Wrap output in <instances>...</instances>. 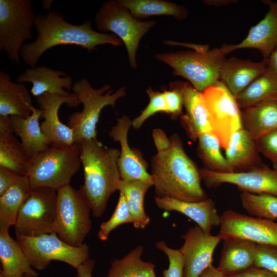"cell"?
I'll use <instances>...</instances> for the list:
<instances>
[{"instance_id": "34", "label": "cell", "mask_w": 277, "mask_h": 277, "mask_svg": "<svg viewBox=\"0 0 277 277\" xmlns=\"http://www.w3.org/2000/svg\"><path fill=\"white\" fill-rule=\"evenodd\" d=\"M235 97L241 109L277 98V75L267 69Z\"/></svg>"}, {"instance_id": "5", "label": "cell", "mask_w": 277, "mask_h": 277, "mask_svg": "<svg viewBox=\"0 0 277 277\" xmlns=\"http://www.w3.org/2000/svg\"><path fill=\"white\" fill-rule=\"evenodd\" d=\"M111 87L105 84L95 89L85 78L74 83L72 90L83 105V109L69 116L67 126L73 130L76 143L96 138V125L103 109L109 105L114 107L116 102L126 94L125 87L115 92Z\"/></svg>"}, {"instance_id": "17", "label": "cell", "mask_w": 277, "mask_h": 277, "mask_svg": "<svg viewBox=\"0 0 277 277\" xmlns=\"http://www.w3.org/2000/svg\"><path fill=\"white\" fill-rule=\"evenodd\" d=\"M132 121L126 115L117 119L112 127L109 136L120 144L118 166L121 180L124 181L139 180L152 184L151 174L147 171V163L139 152L131 148L128 142V133Z\"/></svg>"}, {"instance_id": "24", "label": "cell", "mask_w": 277, "mask_h": 277, "mask_svg": "<svg viewBox=\"0 0 277 277\" xmlns=\"http://www.w3.org/2000/svg\"><path fill=\"white\" fill-rule=\"evenodd\" d=\"M225 151L233 172H247L264 165L256 141L243 129L232 134Z\"/></svg>"}, {"instance_id": "20", "label": "cell", "mask_w": 277, "mask_h": 277, "mask_svg": "<svg viewBox=\"0 0 277 277\" xmlns=\"http://www.w3.org/2000/svg\"><path fill=\"white\" fill-rule=\"evenodd\" d=\"M65 71L54 70L49 67L35 66L27 68L16 78L19 83H31V95L35 97L46 93L70 96L68 91L72 90L73 82L70 76H67Z\"/></svg>"}, {"instance_id": "2", "label": "cell", "mask_w": 277, "mask_h": 277, "mask_svg": "<svg viewBox=\"0 0 277 277\" xmlns=\"http://www.w3.org/2000/svg\"><path fill=\"white\" fill-rule=\"evenodd\" d=\"M34 27L36 39L25 43L20 52L22 60L30 68L35 67L42 55L55 46L75 45L90 52L99 45L109 44L117 47L123 44L114 34L93 29L89 21L74 25L67 22L63 15L55 10L36 15Z\"/></svg>"}, {"instance_id": "43", "label": "cell", "mask_w": 277, "mask_h": 277, "mask_svg": "<svg viewBox=\"0 0 277 277\" xmlns=\"http://www.w3.org/2000/svg\"><path fill=\"white\" fill-rule=\"evenodd\" d=\"M23 175H20L11 170L0 168V195L15 184Z\"/></svg>"}, {"instance_id": "42", "label": "cell", "mask_w": 277, "mask_h": 277, "mask_svg": "<svg viewBox=\"0 0 277 277\" xmlns=\"http://www.w3.org/2000/svg\"><path fill=\"white\" fill-rule=\"evenodd\" d=\"M163 92L167 106L166 113L174 118L181 116L183 114V101L180 91L169 86L168 90H164Z\"/></svg>"}, {"instance_id": "30", "label": "cell", "mask_w": 277, "mask_h": 277, "mask_svg": "<svg viewBox=\"0 0 277 277\" xmlns=\"http://www.w3.org/2000/svg\"><path fill=\"white\" fill-rule=\"evenodd\" d=\"M132 16L141 21L152 16H172L179 20L187 16L188 12L183 6L162 0H121Z\"/></svg>"}, {"instance_id": "40", "label": "cell", "mask_w": 277, "mask_h": 277, "mask_svg": "<svg viewBox=\"0 0 277 277\" xmlns=\"http://www.w3.org/2000/svg\"><path fill=\"white\" fill-rule=\"evenodd\" d=\"M254 266L277 274V246L257 244Z\"/></svg>"}, {"instance_id": "26", "label": "cell", "mask_w": 277, "mask_h": 277, "mask_svg": "<svg viewBox=\"0 0 277 277\" xmlns=\"http://www.w3.org/2000/svg\"><path fill=\"white\" fill-rule=\"evenodd\" d=\"M243 129L254 140L277 130V98L241 109Z\"/></svg>"}, {"instance_id": "36", "label": "cell", "mask_w": 277, "mask_h": 277, "mask_svg": "<svg viewBox=\"0 0 277 277\" xmlns=\"http://www.w3.org/2000/svg\"><path fill=\"white\" fill-rule=\"evenodd\" d=\"M244 210L252 216L274 221L277 219V197L242 192L240 195Z\"/></svg>"}, {"instance_id": "27", "label": "cell", "mask_w": 277, "mask_h": 277, "mask_svg": "<svg viewBox=\"0 0 277 277\" xmlns=\"http://www.w3.org/2000/svg\"><path fill=\"white\" fill-rule=\"evenodd\" d=\"M41 114V110L34 107L31 114L27 117L10 116L13 132L19 137L30 158L45 151L51 145L42 132L39 124Z\"/></svg>"}, {"instance_id": "29", "label": "cell", "mask_w": 277, "mask_h": 277, "mask_svg": "<svg viewBox=\"0 0 277 277\" xmlns=\"http://www.w3.org/2000/svg\"><path fill=\"white\" fill-rule=\"evenodd\" d=\"M152 184L139 180L119 182L117 190L122 193L126 200L132 220L133 226L137 229H144L150 221L144 209V197Z\"/></svg>"}, {"instance_id": "23", "label": "cell", "mask_w": 277, "mask_h": 277, "mask_svg": "<svg viewBox=\"0 0 277 277\" xmlns=\"http://www.w3.org/2000/svg\"><path fill=\"white\" fill-rule=\"evenodd\" d=\"M34 107L31 94L22 83L14 82L7 73L0 71V116H30Z\"/></svg>"}, {"instance_id": "1", "label": "cell", "mask_w": 277, "mask_h": 277, "mask_svg": "<svg viewBox=\"0 0 277 277\" xmlns=\"http://www.w3.org/2000/svg\"><path fill=\"white\" fill-rule=\"evenodd\" d=\"M152 136L157 152L152 159L151 174L156 196L192 202L207 199L200 169L186 154L179 136L168 137L155 129Z\"/></svg>"}, {"instance_id": "21", "label": "cell", "mask_w": 277, "mask_h": 277, "mask_svg": "<svg viewBox=\"0 0 277 277\" xmlns=\"http://www.w3.org/2000/svg\"><path fill=\"white\" fill-rule=\"evenodd\" d=\"M157 206L167 211H177L196 223L205 232L211 234L213 227L220 226V216L210 198L200 202H186L167 197H155Z\"/></svg>"}, {"instance_id": "8", "label": "cell", "mask_w": 277, "mask_h": 277, "mask_svg": "<svg viewBox=\"0 0 277 277\" xmlns=\"http://www.w3.org/2000/svg\"><path fill=\"white\" fill-rule=\"evenodd\" d=\"M98 31L112 32L125 45L130 65L136 69V51L143 36L156 24L154 20L141 21L134 18L121 0L105 2L96 14Z\"/></svg>"}, {"instance_id": "9", "label": "cell", "mask_w": 277, "mask_h": 277, "mask_svg": "<svg viewBox=\"0 0 277 277\" xmlns=\"http://www.w3.org/2000/svg\"><path fill=\"white\" fill-rule=\"evenodd\" d=\"M16 240L33 269L42 270L52 261L65 263L76 269L89 258V246H73L61 240L55 232L28 236L16 235Z\"/></svg>"}, {"instance_id": "15", "label": "cell", "mask_w": 277, "mask_h": 277, "mask_svg": "<svg viewBox=\"0 0 277 277\" xmlns=\"http://www.w3.org/2000/svg\"><path fill=\"white\" fill-rule=\"evenodd\" d=\"M36 100L42 111L41 118H43L41 130L50 145L68 146L76 144L73 130L61 122L58 113L64 104L71 107L79 105L81 103L76 95L73 93L70 96H65L46 93Z\"/></svg>"}, {"instance_id": "35", "label": "cell", "mask_w": 277, "mask_h": 277, "mask_svg": "<svg viewBox=\"0 0 277 277\" xmlns=\"http://www.w3.org/2000/svg\"><path fill=\"white\" fill-rule=\"evenodd\" d=\"M197 140L196 151L204 168L216 172H233L226 157L221 153L219 140L213 133L202 134Z\"/></svg>"}, {"instance_id": "32", "label": "cell", "mask_w": 277, "mask_h": 277, "mask_svg": "<svg viewBox=\"0 0 277 277\" xmlns=\"http://www.w3.org/2000/svg\"><path fill=\"white\" fill-rule=\"evenodd\" d=\"M31 188L26 175L0 195V229L14 226L18 212Z\"/></svg>"}, {"instance_id": "45", "label": "cell", "mask_w": 277, "mask_h": 277, "mask_svg": "<svg viewBox=\"0 0 277 277\" xmlns=\"http://www.w3.org/2000/svg\"><path fill=\"white\" fill-rule=\"evenodd\" d=\"M94 264L95 262L93 260L88 259L76 269L77 277H92V271Z\"/></svg>"}, {"instance_id": "41", "label": "cell", "mask_w": 277, "mask_h": 277, "mask_svg": "<svg viewBox=\"0 0 277 277\" xmlns=\"http://www.w3.org/2000/svg\"><path fill=\"white\" fill-rule=\"evenodd\" d=\"M259 150L271 162L277 170V130L256 140Z\"/></svg>"}, {"instance_id": "22", "label": "cell", "mask_w": 277, "mask_h": 277, "mask_svg": "<svg viewBox=\"0 0 277 277\" xmlns=\"http://www.w3.org/2000/svg\"><path fill=\"white\" fill-rule=\"evenodd\" d=\"M267 69V60L260 62L231 57L224 62L220 80L236 96Z\"/></svg>"}, {"instance_id": "47", "label": "cell", "mask_w": 277, "mask_h": 277, "mask_svg": "<svg viewBox=\"0 0 277 277\" xmlns=\"http://www.w3.org/2000/svg\"><path fill=\"white\" fill-rule=\"evenodd\" d=\"M200 277H226L225 275L212 264L208 267L200 275Z\"/></svg>"}, {"instance_id": "19", "label": "cell", "mask_w": 277, "mask_h": 277, "mask_svg": "<svg viewBox=\"0 0 277 277\" xmlns=\"http://www.w3.org/2000/svg\"><path fill=\"white\" fill-rule=\"evenodd\" d=\"M269 10L257 24L252 26L247 36L237 44H224V51L229 53L237 49L252 48L258 50L267 59L277 50V4L272 1H263Z\"/></svg>"}, {"instance_id": "16", "label": "cell", "mask_w": 277, "mask_h": 277, "mask_svg": "<svg viewBox=\"0 0 277 277\" xmlns=\"http://www.w3.org/2000/svg\"><path fill=\"white\" fill-rule=\"evenodd\" d=\"M182 238L184 244L179 249L184 260L183 277H200L212 265L213 252L221 239L218 235L205 232L197 225Z\"/></svg>"}, {"instance_id": "49", "label": "cell", "mask_w": 277, "mask_h": 277, "mask_svg": "<svg viewBox=\"0 0 277 277\" xmlns=\"http://www.w3.org/2000/svg\"><path fill=\"white\" fill-rule=\"evenodd\" d=\"M234 1L230 0H220V1H205L204 3L207 5H212V6H220V5H225L230 4L231 3H234Z\"/></svg>"}, {"instance_id": "52", "label": "cell", "mask_w": 277, "mask_h": 277, "mask_svg": "<svg viewBox=\"0 0 277 277\" xmlns=\"http://www.w3.org/2000/svg\"><path fill=\"white\" fill-rule=\"evenodd\" d=\"M275 3H276V4H277V1H276V2H275Z\"/></svg>"}, {"instance_id": "7", "label": "cell", "mask_w": 277, "mask_h": 277, "mask_svg": "<svg viewBox=\"0 0 277 277\" xmlns=\"http://www.w3.org/2000/svg\"><path fill=\"white\" fill-rule=\"evenodd\" d=\"M90 205L81 188L70 184L57 190L54 232L73 246H79L91 229Z\"/></svg>"}, {"instance_id": "37", "label": "cell", "mask_w": 277, "mask_h": 277, "mask_svg": "<svg viewBox=\"0 0 277 277\" xmlns=\"http://www.w3.org/2000/svg\"><path fill=\"white\" fill-rule=\"evenodd\" d=\"M132 223L131 216L124 195L120 192V196L116 207L109 219L103 222L97 233L98 238L102 241H106L111 232L118 226Z\"/></svg>"}, {"instance_id": "46", "label": "cell", "mask_w": 277, "mask_h": 277, "mask_svg": "<svg viewBox=\"0 0 277 277\" xmlns=\"http://www.w3.org/2000/svg\"><path fill=\"white\" fill-rule=\"evenodd\" d=\"M8 132H13L11 116H0V133Z\"/></svg>"}, {"instance_id": "28", "label": "cell", "mask_w": 277, "mask_h": 277, "mask_svg": "<svg viewBox=\"0 0 277 277\" xmlns=\"http://www.w3.org/2000/svg\"><path fill=\"white\" fill-rule=\"evenodd\" d=\"M0 261L2 274L38 275L21 247L10 235L7 229H0Z\"/></svg>"}, {"instance_id": "44", "label": "cell", "mask_w": 277, "mask_h": 277, "mask_svg": "<svg viewBox=\"0 0 277 277\" xmlns=\"http://www.w3.org/2000/svg\"><path fill=\"white\" fill-rule=\"evenodd\" d=\"M226 277H277V274L266 269L253 266Z\"/></svg>"}, {"instance_id": "18", "label": "cell", "mask_w": 277, "mask_h": 277, "mask_svg": "<svg viewBox=\"0 0 277 277\" xmlns=\"http://www.w3.org/2000/svg\"><path fill=\"white\" fill-rule=\"evenodd\" d=\"M169 86L182 94L185 114L180 116L181 123L189 137L196 141L202 134L212 132L209 113L202 92L187 82L175 81Z\"/></svg>"}, {"instance_id": "25", "label": "cell", "mask_w": 277, "mask_h": 277, "mask_svg": "<svg viewBox=\"0 0 277 277\" xmlns=\"http://www.w3.org/2000/svg\"><path fill=\"white\" fill-rule=\"evenodd\" d=\"M256 245L239 238L224 240L218 269L226 276L254 266Z\"/></svg>"}, {"instance_id": "33", "label": "cell", "mask_w": 277, "mask_h": 277, "mask_svg": "<svg viewBox=\"0 0 277 277\" xmlns=\"http://www.w3.org/2000/svg\"><path fill=\"white\" fill-rule=\"evenodd\" d=\"M13 134L0 133V168L26 175L30 157Z\"/></svg>"}, {"instance_id": "12", "label": "cell", "mask_w": 277, "mask_h": 277, "mask_svg": "<svg viewBox=\"0 0 277 277\" xmlns=\"http://www.w3.org/2000/svg\"><path fill=\"white\" fill-rule=\"evenodd\" d=\"M213 133L225 150L231 136L243 129L241 109L235 97L220 80L202 92Z\"/></svg>"}, {"instance_id": "10", "label": "cell", "mask_w": 277, "mask_h": 277, "mask_svg": "<svg viewBox=\"0 0 277 277\" xmlns=\"http://www.w3.org/2000/svg\"><path fill=\"white\" fill-rule=\"evenodd\" d=\"M35 15L31 0H0V50L19 65L25 42L32 41Z\"/></svg>"}, {"instance_id": "31", "label": "cell", "mask_w": 277, "mask_h": 277, "mask_svg": "<svg viewBox=\"0 0 277 277\" xmlns=\"http://www.w3.org/2000/svg\"><path fill=\"white\" fill-rule=\"evenodd\" d=\"M143 245L137 246L122 258L111 263L106 277H157L155 265L142 260Z\"/></svg>"}, {"instance_id": "50", "label": "cell", "mask_w": 277, "mask_h": 277, "mask_svg": "<svg viewBox=\"0 0 277 277\" xmlns=\"http://www.w3.org/2000/svg\"><path fill=\"white\" fill-rule=\"evenodd\" d=\"M0 277H24V275H6L0 273Z\"/></svg>"}, {"instance_id": "13", "label": "cell", "mask_w": 277, "mask_h": 277, "mask_svg": "<svg viewBox=\"0 0 277 277\" xmlns=\"http://www.w3.org/2000/svg\"><path fill=\"white\" fill-rule=\"evenodd\" d=\"M200 174L202 180L208 188L231 184L236 186L241 192L277 197V170L265 164L243 172L221 173L202 168Z\"/></svg>"}, {"instance_id": "11", "label": "cell", "mask_w": 277, "mask_h": 277, "mask_svg": "<svg viewBox=\"0 0 277 277\" xmlns=\"http://www.w3.org/2000/svg\"><path fill=\"white\" fill-rule=\"evenodd\" d=\"M57 191L31 188L14 225L15 235L33 236L54 232Z\"/></svg>"}, {"instance_id": "3", "label": "cell", "mask_w": 277, "mask_h": 277, "mask_svg": "<svg viewBox=\"0 0 277 277\" xmlns=\"http://www.w3.org/2000/svg\"><path fill=\"white\" fill-rule=\"evenodd\" d=\"M78 144L84 176V184L80 188L93 215L100 217L121 180L118 166L120 150L103 145L97 138Z\"/></svg>"}, {"instance_id": "48", "label": "cell", "mask_w": 277, "mask_h": 277, "mask_svg": "<svg viewBox=\"0 0 277 277\" xmlns=\"http://www.w3.org/2000/svg\"><path fill=\"white\" fill-rule=\"evenodd\" d=\"M267 60V70L277 75V50L274 51Z\"/></svg>"}, {"instance_id": "51", "label": "cell", "mask_w": 277, "mask_h": 277, "mask_svg": "<svg viewBox=\"0 0 277 277\" xmlns=\"http://www.w3.org/2000/svg\"><path fill=\"white\" fill-rule=\"evenodd\" d=\"M24 277H37V276L29 275V274H24Z\"/></svg>"}, {"instance_id": "4", "label": "cell", "mask_w": 277, "mask_h": 277, "mask_svg": "<svg viewBox=\"0 0 277 277\" xmlns=\"http://www.w3.org/2000/svg\"><path fill=\"white\" fill-rule=\"evenodd\" d=\"M82 165L78 143L71 146L51 145L30 158L26 176L31 188L57 190L70 184Z\"/></svg>"}, {"instance_id": "39", "label": "cell", "mask_w": 277, "mask_h": 277, "mask_svg": "<svg viewBox=\"0 0 277 277\" xmlns=\"http://www.w3.org/2000/svg\"><path fill=\"white\" fill-rule=\"evenodd\" d=\"M156 247L168 257L169 266L162 272L163 277H183L184 260L180 249L168 247L164 241L156 242Z\"/></svg>"}, {"instance_id": "14", "label": "cell", "mask_w": 277, "mask_h": 277, "mask_svg": "<svg viewBox=\"0 0 277 277\" xmlns=\"http://www.w3.org/2000/svg\"><path fill=\"white\" fill-rule=\"evenodd\" d=\"M220 227L217 235L223 240L239 238L258 244L277 246V223L269 219L228 210L220 216Z\"/></svg>"}, {"instance_id": "38", "label": "cell", "mask_w": 277, "mask_h": 277, "mask_svg": "<svg viewBox=\"0 0 277 277\" xmlns=\"http://www.w3.org/2000/svg\"><path fill=\"white\" fill-rule=\"evenodd\" d=\"M149 102L141 114L132 121V126L135 129L140 128L144 123L154 114L164 112L167 113V106L163 92L153 90L149 87L146 90Z\"/></svg>"}, {"instance_id": "6", "label": "cell", "mask_w": 277, "mask_h": 277, "mask_svg": "<svg viewBox=\"0 0 277 277\" xmlns=\"http://www.w3.org/2000/svg\"><path fill=\"white\" fill-rule=\"evenodd\" d=\"M227 54L222 47L205 52L181 51L157 54L155 58L172 68L173 74L187 80L203 92L220 81L221 68Z\"/></svg>"}]
</instances>
